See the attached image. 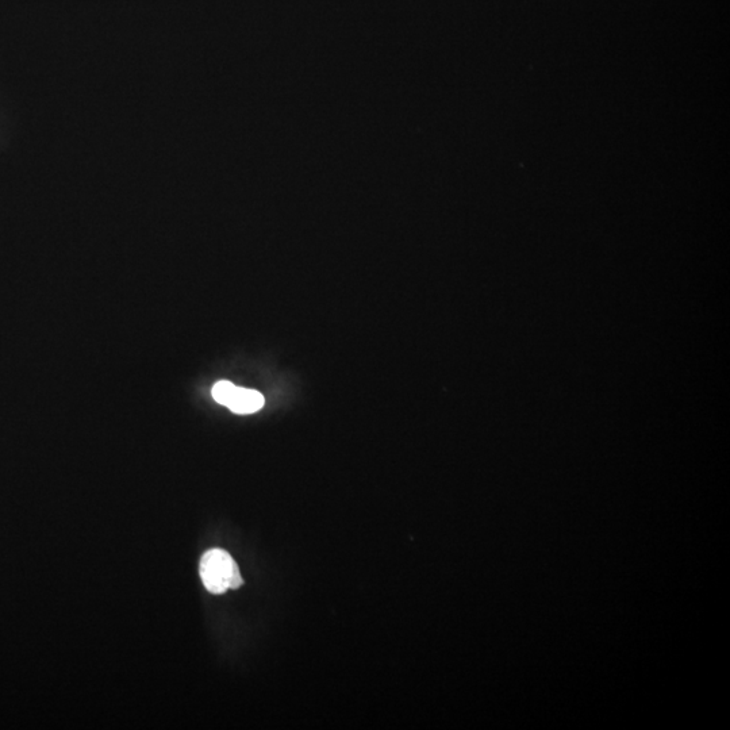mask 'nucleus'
<instances>
[{
	"label": "nucleus",
	"instance_id": "1",
	"mask_svg": "<svg viewBox=\"0 0 730 730\" xmlns=\"http://www.w3.org/2000/svg\"><path fill=\"white\" fill-rule=\"evenodd\" d=\"M203 584L211 594H224L229 589L241 587L240 568L224 549H210L202 556L199 566Z\"/></svg>",
	"mask_w": 730,
	"mask_h": 730
},
{
	"label": "nucleus",
	"instance_id": "2",
	"mask_svg": "<svg viewBox=\"0 0 730 730\" xmlns=\"http://www.w3.org/2000/svg\"><path fill=\"white\" fill-rule=\"evenodd\" d=\"M264 406V397L255 390L236 387L233 397L226 407H229L236 414H252Z\"/></svg>",
	"mask_w": 730,
	"mask_h": 730
},
{
	"label": "nucleus",
	"instance_id": "3",
	"mask_svg": "<svg viewBox=\"0 0 730 730\" xmlns=\"http://www.w3.org/2000/svg\"><path fill=\"white\" fill-rule=\"evenodd\" d=\"M237 386H234L233 383L230 382H218L213 387V391H211V394H213V398L218 403H221V405H228L230 398L233 397L234 390H236Z\"/></svg>",
	"mask_w": 730,
	"mask_h": 730
}]
</instances>
